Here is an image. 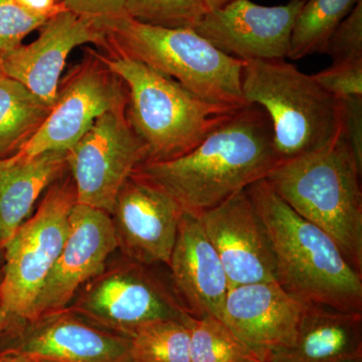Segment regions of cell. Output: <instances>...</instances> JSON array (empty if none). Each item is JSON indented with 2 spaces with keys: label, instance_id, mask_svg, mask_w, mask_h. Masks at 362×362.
<instances>
[{
  "label": "cell",
  "instance_id": "f1b7e54d",
  "mask_svg": "<svg viewBox=\"0 0 362 362\" xmlns=\"http://www.w3.org/2000/svg\"><path fill=\"white\" fill-rule=\"evenodd\" d=\"M342 101V136L362 168V97Z\"/></svg>",
  "mask_w": 362,
  "mask_h": 362
},
{
  "label": "cell",
  "instance_id": "5bb4252c",
  "mask_svg": "<svg viewBox=\"0 0 362 362\" xmlns=\"http://www.w3.org/2000/svg\"><path fill=\"white\" fill-rule=\"evenodd\" d=\"M103 47V33L97 20L64 8L40 28L37 40L4 54V75L18 81L47 106H54L61 76L71 51L80 45Z\"/></svg>",
  "mask_w": 362,
  "mask_h": 362
},
{
  "label": "cell",
  "instance_id": "d6986e66",
  "mask_svg": "<svg viewBox=\"0 0 362 362\" xmlns=\"http://www.w3.org/2000/svg\"><path fill=\"white\" fill-rule=\"evenodd\" d=\"M362 356V313L305 304L292 341L266 362H337Z\"/></svg>",
  "mask_w": 362,
  "mask_h": 362
},
{
  "label": "cell",
  "instance_id": "2e32d148",
  "mask_svg": "<svg viewBox=\"0 0 362 362\" xmlns=\"http://www.w3.org/2000/svg\"><path fill=\"white\" fill-rule=\"evenodd\" d=\"M7 349L68 362H131L129 337L99 327L69 307L21 324L0 350Z\"/></svg>",
  "mask_w": 362,
  "mask_h": 362
},
{
  "label": "cell",
  "instance_id": "d4e9b609",
  "mask_svg": "<svg viewBox=\"0 0 362 362\" xmlns=\"http://www.w3.org/2000/svg\"><path fill=\"white\" fill-rule=\"evenodd\" d=\"M209 9L202 0H126L125 13L145 25L194 30Z\"/></svg>",
  "mask_w": 362,
  "mask_h": 362
},
{
  "label": "cell",
  "instance_id": "4316f807",
  "mask_svg": "<svg viewBox=\"0 0 362 362\" xmlns=\"http://www.w3.org/2000/svg\"><path fill=\"white\" fill-rule=\"evenodd\" d=\"M324 54L337 64L362 62V0L330 35Z\"/></svg>",
  "mask_w": 362,
  "mask_h": 362
},
{
  "label": "cell",
  "instance_id": "4fadbf2b",
  "mask_svg": "<svg viewBox=\"0 0 362 362\" xmlns=\"http://www.w3.org/2000/svg\"><path fill=\"white\" fill-rule=\"evenodd\" d=\"M197 218L220 257L230 289L276 281L270 238L246 190Z\"/></svg>",
  "mask_w": 362,
  "mask_h": 362
},
{
  "label": "cell",
  "instance_id": "836d02e7",
  "mask_svg": "<svg viewBox=\"0 0 362 362\" xmlns=\"http://www.w3.org/2000/svg\"><path fill=\"white\" fill-rule=\"evenodd\" d=\"M204 4H206L209 11H216V9H220L221 7L226 6V4L232 2L233 0H202Z\"/></svg>",
  "mask_w": 362,
  "mask_h": 362
},
{
  "label": "cell",
  "instance_id": "d590c367",
  "mask_svg": "<svg viewBox=\"0 0 362 362\" xmlns=\"http://www.w3.org/2000/svg\"><path fill=\"white\" fill-rule=\"evenodd\" d=\"M2 273H4V252L0 247V282H1Z\"/></svg>",
  "mask_w": 362,
  "mask_h": 362
},
{
  "label": "cell",
  "instance_id": "5b68a950",
  "mask_svg": "<svg viewBox=\"0 0 362 362\" xmlns=\"http://www.w3.org/2000/svg\"><path fill=\"white\" fill-rule=\"evenodd\" d=\"M97 21L104 52L140 62L214 103L249 105L242 90L245 62L218 51L194 30L145 25L125 13Z\"/></svg>",
  "mask_w": 362,
  "mask_h": 362
},
{
  "label": "cell",
  "instance_id": "8d00e7d4",
  "mask_svg": "<svg viewBox=\"0 0 362 362\" xmlns=\"http://www.w3.org/2000/svg\"><path fill=\"white\" fill-rule=\"evenodd\" d=\"M9 158L7 159H2V160H0V175H1L2 170H4V168H6V166L7 165V163H8Z\"/></svg>",
  "mask_w": 362,
  "mask_h": 362
},
{
  "label": "cell",
  "instance_id": "ffe728a7",
  "mask_svg": "<svg viewBox=\"0 0 362 362\" xmlns=\"http://www.w3.org/2000/svg\"><path fill=\"white\" fill-rule=\"evenodd\" d=\"M69 171L66 151L33 157L16 154L0 175V247L13 238L32 214L35 202Z\"/></svg>",
  "mask_w": 362,
  "mask_h": 362
},
{
  "label": "cell",
  "instance_id": "484cf974",
  "mask_svg": "<svg viewBox=\"0 0 362 362\" xmlns=\"http://www.w3.org/2000/svg\"><path fill=\"white\" fill-rule=\"evenodd\" d=\"M49 18L26 11L16 0H0V57L23 45L26 35Z\"/></svg>",
  "mask_w": 362,
  "mask_h": 362
},
{
  "label": "cell",
  "instance_id": "277c9868",
  "mask_svg": "<svg viewBox=\"0 0 362 362\" xmlns=\"http://www.w3.org/2000/svg\"><path fill=\"white\" fill-rule=\"evenodd\" d=\"M99 54L127 87L128 120L146 146V162L189 153L240 109L197 96L135 59L111 52Z\"/></svg>",
  "mask_w": 362,
  "mask_h": 362
},
{
  "label": "cell",
  "instance_id": "83f0119b",
  "mask_svg": "<svg viewBox=\"0 0 362 362\" xmlns=\"http://www.w3.org/2000/svg\"><path fill=\"white\" fill-rule=\"evenodd\" d=\"M314 80L339 100L362 97V62L337 64L314 74Z\"/></svg>",
  "mask_w": 362,
  "mask_h": 362
},
{
  "label": "cell",
  "instance_id": "74e56055",
  "mask_svg": "<svg viewBox=\"0 0 362 362\" xmlns=\"http://www.w3.org/2000/svg\"><path fill=\"white\" fill-rule=\"evenodd\" d=\"M337 362H362V356L354 357V358L345 359V361Z\"/></svg>",
  "mask_w": 362,
  "mask_h": 362
},
{
  "label": "cell",
  "instance_id": "ba28073f",
  "mask_svg": "<svg viewBox=\"0 0 362 362\" xmlns=\"http://www.w3.org/2000/svg\"><path fill=\"white\" fill-rule=\"evenodd\" d=\"M128 90L105 65L99 52L88 49L84 59L59 82L56 102L37 132L20 152L33 157L68 151L100 117L127 108Z\"/></svg>",
  "mask_w": 362,
  "mask_h": 362
},
{
  "label": "cell",
  "instance_id": "7402d4cb",
  "mask_svg": "<svg viewBox=\"0 0 362 362\" xmlns=\"http://www.w3.org/2000/svg\"><path fill=\"white\" fill-rule=\"evenodd\" d=\"M358 0H306L293 28L288 58L303 59L325 51L335 28Z\"/></svg>",
  "mask_w": 362,
  "mask_h": 362
},
{
  "label": "cell",
  "instance_id": "603a6c76",
  "mask_svg": "<svg viewBox=\"0 0 362 362\" xmlns=\"http://www.w3.org/2000/svg\"><path fill=\"white\" fill-rule=\"evenodd\" d=\"M190 362H262L221 319L185 314Z\"/></svg>",
  "mask_w": 362,
  "mask_h": 362
},
{
  "label": "cell",
  "instance_id": "9c48e42d",
  "mask_svg": "<svg viewBox=\"0 0 362 362\" xmlns=\"http://www.w3.org/2000/svg\"><path fill=\"white\" fill-rule=\"evenodd\" d=\"M69 308L99 327L126 337L142 324L182 321L187 313L175 292L147 266L128 259L89 281Z\"/></svg>",
  "mask_w": 362,
  "mask_h": 362
},
{
  "label": "cell",
  "instance_id": "30bf717a",
  "mask_svg": "<svg viewBox=\"0 0 362 362\" xmlns=\"http://www.w3.org/2000/svg\"><path fill=\"white\" fill-rule=\"evenodd\" d=\"M146 160V146L130 125L127 108L104 114L66 151L77 204L111 214L124 183Z\"/></svg>",
  "mask_w": 362,
  "mask_h": 362
},
{
  "label": "cell",
  "instance_id": "d6a6232c",
  "mask_svg": "<svg viewBox=\"0 0 362 362\" xmlns=\"http://www.w3.org/2000/svg\"><path fill=\"white\" fill-rule=\"evenodd\" d=\"M13 322L7 315L4 306H2L1 299H0V349H1V345L4 339L13 331Z\"/></svg>",
  "mask_w": 362,
  "mask_h": 362
},
{
  "label": "cell",
  "instance_id": "e0dca14e",
  "mask_svg": "<svg viewBox=\"0 0 362 362\" xmlns=\"http://www.w3.org/2000/svg\"><path fill=\"white\" fill-rule=\"evenodd\" d=\"M304 306L276 281L235 286L228 293L221 320L266 362L292 341Z\"/></svg>",
  "mask_w": 362,
  "mask_h": 362
},
{
  "label": "cell",
  "instance_id": "e575fe53",
  "mask_svg": "<svg viewBox=\"0 0 362 362\" xmlns=\"http://www.w3.org/2000/svg\"><path fill=\"white\" fill-rule=\"evenodd\" d=\"M33 357V361L35 362H68L65 361H62V359L54 358V357L49 356H30Z\"/></svg>",
  "mask_w": 362,
  "mask_h": 362
},
{
  "label": "cell",
  "instance_id": "4dcf8cb0",
  "mask_svg": "<svg viewBox=\"0 0 362 362\" xmlns=\"http://www.w3.org/2000/svg\"><path fill=\"white\" fill-rule=\"evenodd\" d=\"M21 6L30 13L52 16L64 9L59 0H16Z\"/></svg>",
  "mask_w": 362,
  "mask_h": 362
},
{
  "label": "cell",
  "instance_id": "7c38bea8",
  "mask_svg": "<svg viewBox=\"0 0 362 362\" xmlns=\"http://www.w3.org/2000/svg\"><path fill=\"white\" fill-rule=\"evenodd\" d=\"M117 249L118 242L110 214L76 204L71 209L65 245L28 321L68 308L76 293L106 270L107 259Z\"/></svg>",
  "mask_w": 362,
  "mask_h": 362
},
{
  "label": "cell",
  "instance_id": "cb8c5ba5",
  "mask_svg": "<svg viewBox=\"0 0 362 362\" xmlns=\"http://www.w3.org/2000/svg\"><path fill=\"white\" fill-rule=\"evenodd\" d=\"M128 337L131 362H190L189 334L183 321H151Z\"/></svg>",
  "mask_w": 362,
  "mask_h": 362
},
{
  "label": "cell",
  "instance_id": "7a4b0ae2",
  "mask_svg": "<svg viewBox=\"0 0 362 362\" xmlns=\"http://www.w3.org/2000/svg\"><path fill=\"white\" fill-rule=\"evenodd\" d=\"M268 232L276 282L305 304L362 313V275L332 240L262 180L246 189Z\"/></svg>",
  "mask_w": 362,
  "mask_h": 362
},
{
  "label": "cell",
  "instance_id": "52a82bcc",
  "mask_svg": "<svg viewBox=\"0 0 362 362\" xmlns=\"http://www.w3.org/2000/svg\"><path fill=\"white\" fill-rule=\"evenodd\" d=\"M77 204L70 173L47 188L35 214L18 228L2 249L0 299L14 328L26 322L70 230Z\"/></svg>",
  "mask_w": 362,
  "mask_h": 362
},
{
  "label": "cell",
  "instance_id": "f35d334b",
  "mask_svg": "<svg viewBox=\"0 0 362 362\" xmlns=\"http://www.w3.org/2000/svg\"><path fill=\"white\" fill-rule=\"evenodd\" d=\"M4 69H2V58L0 57V78L4 77Z\"/></svg>",
  "mask_w": 362,
  "mask_h": 362
},
{
  "label": "cell",
  "instance_id": "6da1fadb",
  "mask_svg": "<svg viewBox=\"0 0 362 362\" xmlns=\"http://www.w3.org/2000/svg\"><path fill=\"white\" fill-rule=\"evenodd\" d=\"M280 162L270 117L249 104L189 153L144 162L132 175L168 195L185 213L199 216L265 180Z\"/></svg>",
  "mask_w": 362,
  "mask_h": 362
},
{
  "label": "cell",
  "instance_id": "8992f818",
  "mask_svg": "<svg viewBox=\"0 0 362 362\" xmlns=\"http://www.w3.org/2000/svg\"><path fill=\"white\" fill-rule=\"evenodd\" d=\"M242 90L272 122L281 161L327 146L342 134L343 101L285 61L245 62Z\"/></svg>",
  "mask_w": 362,
  "mask_h": 362
},
{
  "label": "cell",
  "instance_id": "f546056e",
  "mask_svg": "<svg viewBox=\"0 0 362 362\" xmlns=\"http://www.w3.org/2000/svg\"><path fill=\"white\" fill-rule=\"evenodd\" d=\"M66 11L94 20L125 13L126 0H59Z\"/></svg>",
  "mask_w": 362,
  "mask_h": 362
},
{
  "label": "cell",
  "instance_id": "44dd1931",
  "mask_svg": "<svg viewBox=\"0 0 362 362\" xmlns=\"http://www.w3.org/2000/svg\"><path fill=\"white\" fill-rule=\"evenodd\" d=\"M51 109L18 81L0 78V160L20 153Z\"/></svg>",
  "mask_w": 362,
  "mask_h": 362
},
{
  "label": "cell",
  "instance_id": "1f68e13d",
  "mask_svg": "<svg viewBox=\"0 0 362 362\" xmlns=\"http://www.w3.org/2000/svg\"><path fill=\"white\" fill-rule=\"evenodd\" d=\"M0 362H35L32 356L16 349L0 350Z\"/></svg>",
  "mask_w": 362,
  "mask_h": 362
},
{
  "label": "cell",
  "instance_id": "ac0fdd59",
  "mask_svg": "<svg viewBox=\"0 0 362 362\" xmlns=\"http://www.w3.org/2000/svg\"><path fill=\"white\" fill-rule=\"evenodd\" d=\"M168 266L183 309L192 316L221 319L230 284L197 216L183 213Z\"/></svg>",
  "mask_w": 362,
  "mask_h": 362
},
{
  "label": "cell",
  "instance_id": "3957f363",
  "mask_svg": "<svg viewBox=\"0 0 362 362\" xmlns=\"http://www.w3.org/2000/svg\"><path fill=\"white\" fill-rule=\"evenodd\" d=\"M362 168L342 134L280 162L265 178L290 207L329 235L362 275Z\"/></svg>",
  "mask_w": 362,
  "mask_h": 362
},
{
  "label": "cell",
  "instance_id": "9a60e30c",
  "mask_svg": "<svg viewBox=\"0 0 362 362\" xmlns=\"http://www.w3.org/2000/svg\"><path fill=\"white\" fill-rule=\"evenodd\" d=\"M183 213L168 195L131 175L110 214L118 249L144 266L168 265Z\"/></svg>",
  "mask_w": 362,
  "mask_h": 362
},
{
  "label": "cell",
  "instance_id": "8fae6325",
  "mask_svg": "<svg viewBox=\"0 0 362 362\" xmlns=\"http://www.w3.org/2000/svg\"><path fill=\"white\" fill-rule=\"evenodd\" d=\"M306 0L264 6L251 0H233L209 11L194 32L218 51L240 59L284 61L298 14Z\"/></svg>",
  "mask_w": 362,
  "mask_h": 362
}]
</instances>
